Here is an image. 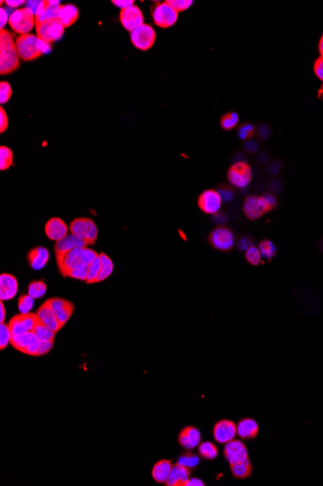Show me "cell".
I'll use <instances>...</instances> for the list:
<instances>
[{
    "mask_svg": "<svg viewBox=\"0 0 323 486\" xmlns=\"http://www.w3.org/2000/svg\"><path fill=\"white\" fill-rule=\"evenodd\" d=\"M60 6L61 4L59 1H53V0L42 1L36 12V25L42 24L53 18H58Z\"/></svg>",
    "mask_w": 323,
    "mask_h": 486,
    "instance_id": "cell-14",
    "label": "cell"
},
{
    "mask_svg": "<svg viewBox=\"0 0 323 486\" xmlns=\"http://www.w3.org/2000/svg\"><path fill=\"white\" fill-rule=\"evenodd\" d=\"M39 322V319L36 314H19L11 318L9 328L12 335H20L27 332H32Z\"/></svg>",
    "mask_w": 323,
    "mask_h": 486,
    "instance_id": "cell-11",
    "label": "cell"
},
{
    "mask_svg": "<svg viewBox=\"0 0 323 486\" xmlns=\"http://www.w3.org/2000/svg\"><path fill=\"white\" fill-rule=\"evenodd\" d=\"M16 46L19 59L24 62H32L42 54L50 53L52 46L41 40L35 34L18 35L16 39Z\"/></svg>",
    "mask_w": 323,
    "mask_h": 486,
    "instance_id": "cell-2",
    "label": "cell"
},
{
    "mask_svg": "<svg viewBox=\"0 0 323 486\" xmlns=\"http://www.w3.org/2000/svg\"><path fill=\"white\" fill-rule=\"evenodd\" d=\"M101 267H102V259H101V256L99 255V256L96 257V259L88 267L87 283H94L96 282L97 277H98V275H99L100 271H101Z\"/></svg>",
    "mask_w": 323,
    "mask_h": 486,
    "instance_id": "cell-37",
    "label": "cell"
},
{
    "mask_svg": "<svg viewBox=\"0 0 323 486\" xmlns=\"http://www.w3.org/2000/svg\"><path fill=\"white\" fill-rule=\"evenodd\" d=\"M253 178V171L246 161H238L227 172V180L236 188H245L250 185Z\"/></svg>",
    "mask_w": 323,
    "mask_h": 486,
    "instance_id": "cell-7",
    "label": "cell"
},
{
    "mask_svg": "<svg viewBox=\"0 0 323 486\" xmlns=\"http://www.w3.org/2000/svg\"><path fill=\"white\" fill-rule=\"evenodd\" d=\"M67 224L59 218H53L48 221L45 226V232L48 238L58 242L68 235Z\"/></svg>",
    "mask_w": 323,
    "mask_h": 486,
    "instance_id": "cell-20",
    "label": "cell"
},
{
    "mask_svg": "<svg viewBox=\"0 0 323 486\" xmlns=\"http://www.w3.org/2000/svg\"><path fill=\"white\" fill-rule=\"evenodd\" d=\"M318 50H319V53H320V56L323 57V34L319 40V44H318Z\"/></svg>",
    "mask_w": 323,
    "mask_h": 486,
    "instance_id": "cell-62",
    "label": "cell"
},
{
    "mask_svg": "<svg viewBox=\"0 0 323 486\" xmlns=\"http://www.w3.org/2000/svg\"><path fill=\"white\" fill-rule=\"evenodd\" d=\"M71 234L83 240L88 245H93L98 237V228L95 222L88 218H79L71 222Z\"/></svg>",
    "mask_w": 323,
    "mask_h": 486,
    "instance_id": "cell-5",
    "label": "cell"
},
{
    "mask_svg": "<svg viewBox=\"0 0 323 486\" xmlns=\"http://www.w3.org/2000/svg\"><path fill=\"white\" fill-rule=\"evenodd\" d=\"M201 432L195 427H187L179 435V443L186 450H192L200 445Z\"/></svg>",
    "mask_w": 323,
    "mask_h": 486,
    "instance_id": "cell-25",
    "label": "cell"
},
{
    "mask_svg": "<svg viewBox=\"0 0 323 486\" xmlns=\"http://www.w3.org/2000/svg\"><path fill=\"white\" fill-rule=\"evenodd\" d=\"M50 305L53 308L59 323L61 324L62 327L68 322L70 319L73 313H74V305L69 302V301L62 299V298H52L49 299Z\"/></svg>",
    "mask_w": 323,
    "mask_h": 486,
    "instance_id": "cell-16",
    "label": "cell"
},
{
    "mask_svg": "<svg viewBox=\"0 0 323 486\" xmlns=\"http://www.w3.org/2000/svg\"><path fill=\"white\" fill-rule=\"evenodd\" d=\"M245 257H246L247 261H248L251 265H260V263L262 262V254H261L259 248H256V247H254V246L247 249Z\"/></svg>",
    "mask_w": 323,
    "mask_h": 486,
    "instance_id": "cell-41",
    "label": "cell"
},
{
    "mask_svg": "<svg viewBox=\"0 0 323 486\" xmlns=\"http://www.w3.org/2000/svg\"><path fill=\"white\" fill-rule=\"evenodd\" d=\"M152 18L158 27L167 28L175 26L178 18L176 12L167 2L158 3L152 9Z\"/></svg>",
    "mask_w": 323,
    "mask_h": 486,
    "instance_id": "cell-10",
    "label": "cell"
},
{
    "mask_svg": "<svg viewBox=\"0 0 323 486\" xmlns=\"http://www.w3.org/2000/svg\"><path fill=\"white\" fill-rule=\"evenodd\" d=\"M239 122V115L235 112H230L223 115L221 119V126L225 130H231L235 127Z\"/></svg>",
    "mask_w": 323,
    "mask_h": 486,
    "instance_id": "cell-38",
    "label": "cell"
},
{
    "mask_svg": "<svg viewBox=\"0 0 323 486\" xmlns=\"http://www.w3.org/2000/svg\"><path fill=\"white\" fill-rule=\"evenodd\" d=\"M219 193L221 195L222 200H223L224 202H230V201H232L233 198H234V192H233V190H232L231 188L227 187V186L221 187L220 190H219Z\"/></svg>",
    "mask_w": 323,
    "mask_h": 486,
    "instance_id": "cell-49",
    "label": "cell"
},
{
    "mask_svg": "<svg viewBox=\"0 0 323 486\" xmlns=\"http://www.w3.org/2000/svg\"><path fill=\"white\" fill-rule=\"evenodd\" d=\"M244 149L246 151L250 153H254L259 149V144L255 141H246L244 144Z\"/></svg>",
    "mask_w": 323,
    "mask_h": 486,
    "instance_id": "cell-55",
    "label": "cell"
},
{
    "mask_svg": "<svg viewBox=\"0 0 323 486\" xmlns=\"http://www.w3.org/2000/svg\"><path fill=\"white\" fill-rule=\"evenodd\" d=\"M12 93L13 91L9 83L1 82L0 83V103L5 104L6 102H8L12 96Z\"/></svg>",
    "mask_w": 323,
    "mask_h": 486,
    "instance_id": "cell-46",
    "label": "cell"
},
{
    "mask_svg": "<svg viewBox=\"0 0 323 486\" xmlns=\"http://www.w3.org/2000/svg\"><path fill=\"white\" fill-rule=\"evenodd\" d=\"M101 259H102V267L101 271L97 277L96 282L95 283H100L106 280L114 271V263L112 259L107 257L105 254H101Z\"/></svg>",
    "mask_w": 323,
    "mask_h": 486,
    "instance_id": "cell-30",
    "label": "cell"
},
{
    "mask_svg": "<svg viewBox=\"0 0 323 486\" xmlns=\"http://www.w3.org/2000/svg\"><path fill=\"white\" fill-rule=\"evenodd\" d=\"M173 465L168 460H161L152 469V477L159 483H166L169 477Z\"/></svg>",
    "mask_w": 323,
    "mask_h": 486,
    "instance_id": "cell-28",
    "label": "cell"
},
{
    "mask_svg": "<svg viewBox=\"0 0 323 486\" xmlns=\"http://www.w3.org/2000/svg\"><path fill=\"white\" fill-rule=\"evenodd\" d=\"M0 348L3 351L4 348L7 347V345L11 344V339H12V333L10 330L9 325L5 323H1L0 325Z\"/></svg>",
    "mask_w": 323,
    "mask_h": 486,
    "instance_id": "cell-43",
    "label": "cell"
},
{
    "mask_svg": "<svg viewBox=\"0 0 323 486\" xmlns=\"http://www.w3.org/2000/svg\"><path fill=\"white\" fill-rule=\"evenodd\" d=\"M35 336L37 337V339L41 342H51V341H53L54 340V337H55V332H53L52 329L46 326L43 323H41L40 321L36 324L35 327L33 329L32 331Z\"/></svg>",
    "mask_w": 323,
    "mask_h": 486,
    "instance_id": "cell-31",
    "label": "cell"
},
{
    "mask_svg": "<svg viewBox=\"0 0 323 486\" xmlns=\"http://www.w3.org/2000/svg\"><path fill=\"white\" fill-rule=\"evenodd\" d=\"M65 27L59 18H53L42 24L36 25L37 36L45 42L52 44L60 40L64 34Z\"/></svg>",
    "mask_w": 323,
    "mask_h": 486,
    "instance_id": "cell-8",
    "label": "cell"
},
{
    "mask_svg": "<svg viewBox=\"0 0 323 486\" xmlns=\"http://www.w3.org/2000/svg\"><path fill=\"white\" fill-rule=\"evenodd\" d=\"M213 435L217 442L220 443H227L234 440L237 435L236 425L229 420H222L215 425Z\"/></svg>",
    "mask_w": 323,
    "mask_h": 486,
    "instance_id": "cell-19",
    "label": "cell"
},
{
    "mask_svg": "<svg viewBox=\"0 0 323 486\" xmlns=\"http://www.w3.org/2000/svg\"><path fill=\"white\" fill-rule=\"evenodd\" d=\"M28 293L34 299L43 297L47 292V285L43 281H34L28 285Z\"/></svg>",
    "mask_w": 323,
    "mask_h": 486,
    "instance_id": "cell-34",
    "label": "cell"
},
{
    "mask_svg": "<svg viewBox=\"0 0 323 486\" xmlns=\"http://www.w3.org/2000/svg\"><path fill=\"white\" fill-rule=\"evenodd\" d=\"M6 5L11 8V9H15V8H18L19 6H21L23 4L26 3V1L24 0H7L5 1Z\"/></svg>",
    "mask_w": 323,
    "mask_h": 486,
    "instance_id": "cell-56",
    "label": "cell"
},
{
    "mask_svg": "<svg viewBox=\"0 0 323 486\" xmlns=\"http://www.w3.org/2000/svg\"><path fill=\"white\" fill-rule=\"evenodd\" d=\"M113 3L114 5L122 10L134 5V0H114Z\"/></svg>",
    "mask_w": 323,
    "mask_h": 486,
    "instance_id": "cell-54",
    "label": "cell"
},
{
    "mask_svg": "<svg viewBox=\"0 0 323 486\" xmlns=\"http://www.w3.org/2000/svg\"><path fill=\"white\" fill-rule=\"evenodd\" d=\"M12 30L19 35L28 34L36 25L35 14L27 7L12 12L9 18Z\"/></svg>",
    "mask_w": 323,
    "mask_h": 486,
    "instance_id": "cell-4",
    "label": "cell"
},
{
    "mask_svg": "<svg viewBox=\"0 0 323 486\" xmlns=\"http://www.w3.org/2000/svg\"><path fill=\"white\" fill-rule=\"evenodd\" d=\"M237 435L242 439L253 438L259 431L257 423L251 418H245L236 426Z\"/></svg>",
    "mask_w": 323,
    "mask_h": 486,
    "instance_id": "cell-29",
    "label": "cell"
},
{
    "mask_svg": "<svg viewBox=\"0 0 323 486\" xmlns=\"http://www.w3.org/2000/svg\"><path fill=\"white\" fill-rule=\"evenodd\" d=\"M259 249L262 254V257L268 260H271L277 255V247L269 239H263L259 244Z\"/></svg>",
    "mask_w": 323,
    "mask_h": 486,
    "instance_id": "cell-32",
    "label": "cell"
},
{
    "mask_svg": "<svg viewBox=\"0 0 323 486\" xmlns=\"http://www.w3.org/2000/svg\"><path fill=\"white\" fill-rule=\"evenodd\" d=\"M98 256H99V255L97 254L96 251H94L93 249L84 247V248H82V251H81L80 262L83 263V264H87V265H90V264L96 259V257H98Z\"/></svg>",
    "mask_w": 323,
    "mask_h": 486,
    "instance_id": "cell-47",
    "label": "cell"
},
{
    "mask_svg": "<svg viewBox=\"0 0 323 486\" xmlns=\"http://www.w3.org/2000/svg\"><path fill=\"white\" fill-rule=\"evenodd\" d=\"M0 313H1L0 314V321H1V323H4L5 318H6V310H5V307H4L2 302L0 303Z\"/></svg>",
    "mask_w": 323,
    "mask_h": 486,
    "instance_id": "cell-60",
    "label": "cell"
},
{
    "mask_svg": "<svg viewBox=\"0 0 323 486\" xmlns=\"http://www.w3.org/2000/svg\"><path fill=\"white\" fill-rule=\"evenodd\" d=\"M176 12H183L192 6V0H168L166 1Z\"/></svg>",
    "mask_w": 323,
    "mask_h": 486,
    "instance_id": "cell-48",
    "label": "cell"
},
{
    "mask_svg": "<svg viewBox=\"0 0 323 486\" xmlns=\"http://www.w3.org/2000/svg\"><path fill=\"white\" fill-rule=\"evenodd\" d=\"M27 259L28 263L30 267L36 270H42L47 265L49 259H50V252L47 248L38 247V248L31 249L28 255H27Z\"/></svg>",
    "mask_w": 323,
    "mask_h": 486,
    "instance_id": "cell-23",
    "label": "cell"
},
{
    "mask_svg": "<svg viewBox=\"0 0 323 486\" xmlns=\"http://www.w3.org/2000/svg\"><path fill=\"white\" fill-rule=\"evenodd\" d=\"M0 27H1V29H4V27L6 26L7 23H9L10 18V14L8 13V11L4 9V8H1L0 9Z\"/></svg>",
    "mask_w": 323,
    "mask_h": 486,
    "instance_id": "cell-53",
    "label": "cell"
},
{
    "mask_svg": "<svg viewBox=\"0 0 323 486\" xmlns=\"http://www.w3.org/2000/svg\"><path fill=\"white\" fill-rule=\"evenodd\" d=\"M133 45L140 51H147L153 47L156 40V32L153 27L143 24L130 32Z\"/></svg>",
    "mask_w": 323,
    "mask_h": 486,
    "instance_id": "cell-9",
    "label": "cell"
},
{
    "mask_svg": "<svg viewBox=\"0 0 323 486\" xmlns=\"http://www.w3.org/2000/svg\"><path fill=\"white\" fill-rule=\"evenodd\" d=\"M41 2H42V1H27V2H26L27 8L31 10L34 14H36V12H37V10L39 8Z\"/></svg>",
    "mask_w": 323,
    "mask_h": 486,
    "instance_id": "cell-58",
    "label": "cell"
},
{
    "mask_svg": "<svg viewBox=\"0 0 323 486\" xmlns=\"http://www.w3.org/2000/svg\"><path fill=\"white\" fill-rule=\"evenodd\" d=\"M204 483L201 481V479L199 478H190L187 483H186V486H203Z\"/></svg>",
    "mask_w": 323,
    "mask_h": 486,
    "instance_id": "cell-59",
    "label": "cell"
},
{
    "mask_svg": "<svg viewBox=\"0 0 323 486\" xmlns=\"http://www.w3.org/2000/svg\"><path fill=\"white\" fill-rule=\"evenodd\" d=\"M8 127V115L3 108H0V132L3 133Z\"/></svg>",
    "mask_w": 323,
    "mask_h": 486,
    "instance_id": "cell-52",
    "label": "cell"
},
{
    "mask_svg": "<svg viewBox=\"0 0 323 486\" xmlns=\"http://www.w3.org/2000/svg\"><path fill=\"white\" fill-rule=\"evenodd\" d=\"M34 306V298L29 294L21 295L18 299V308L20 314H29Z\"/></svg>",
    "mask_w": 323,
    "mask_h": 486,
    "instance_id": "cell-39",
    "label": "cell"
},
{
    "mask_svg": "<svg viewBox=\"0 0 323 486\" xmlns=\"http://www.w3.org/2000/svg\"><path fill=\"white\" fill-rule=\"evenodd\" d=\"M321 96H322V100H323V93H322V95H321Z\"/></svg>",
    "mask_w": 323,
    "mask_h": 486,
    "instance_id": "cell-63",
    "label": "cell"
},
{
    "mask_svg": "<svg viewBox=\"0 0 323 486\" xmlns=\"http://www.w3.org/2000/svg\"><path fill=\"white\" fill-rule=\"evenodd\" d=\"M254 132H255V129H254V126H253V124H242V125L238 128V137H239L241 140L248 141L249 139H251V138L253 137V135H254Z\"/></svg>",
    "mask_w": 323,
    "mask_h": 486,
    "instance_id": "cell-44",
    "label": "cell"
},
{
    "mask_svg": "<svg viewBox=\"0 0 323 486\" xmlns=\"http://www.w3.org/2000/svg\"><path fill=\"white\" fill-rule=\"evenodd\" d=\"M200 463V459L197 455L193 454H186L181 456L178 460V464L182 465L184 467L188 469H192L197 467Z\"/></svg>",
    "mask_w": 323,
    "mask_h": 486,
    "instance_id": "cell-45",
    "label": "cell"
},
{
    "mask_svg": "<svg viewBox=\"0 0 323 486\" xmlns=\"http://www.w3.org/2000/svg\"><path fill=\"white\" fill-rule=\"evenodd\" d=\"M254 244H255V241H254V238H253L252 235H250V234H243V235L239 236V238L237 239L236 247H237L239 251L244 252V251H247L248 248H250L251 247L254 246Z\"/></svg>",
    "mask_w": 323,
    "mask_h": 486,
    "instance_id": "cell-40",
    "label": "cell"
},
{
    "mask_svg": "<svg viewBox=\"0 0 323 486\" xmlns=\"http://www.w3.org/2000/svg\"><path fill=\"white\" fill-rule=\"evenodd\" d=\"M88 244L81 240V239L70 234L67 235L65 238L62 239L60 241L56 242L54 246V250H55V256H56V262H59L66 254H68L72 249L77 248H81V247H87Z\"/></svg>",
    "mask_w": 323,
    "mask_h": 486,
    "instance_id": "cell-15",
    "label": "cell"
},
{
    "mask_svg": "<svg viewBox=\"0 0 323 486\" xmlns=\"http://www.w3.org/2000/svg\"><path fill=\"white\" fill-rule=\"evenodd\" d=\"M222 197L218 190L206 189L198 199V205L201 211L208 215H215L220 211L222 207Z\"/></svg>",
    "mask_w": 323,
    "mask_h": 486,
    "instance_id": "cell-12",
    "label": "cell"
},
{
    "mask_svg": "<svg viewBox=\"0 0 323 486\" xmlns=\"http://www.w3.org/2000/svg\"><path fill=\"white\" fill-rule=\"evenodd\" d=\"M314 71L315 76L323 82V57H318L314 62Z\"/></svg>",
    "mask_w": 323,
    "mask_h": 486,
    "instance_id": "cell-51",
    "label": "cell"
},
{
    "mask_svg": "<svg viewBox=\"0 0 323 486\" xmlns=\"http://www.w3.org/2000/svg\"><path fill=\"white\" fill-rule=\"evenodd\" d=\"M53 347V341L51 342H41L39 341V348H38V356L47 354Z\"/></svg>",
    "mask_w": 323,
    "mask_h": 486,
    "instance_id": "cell-50",
    "label": "cell"
},
{
    "mask_svg": "<svg viewBox=\"0 0 323 486\" xmlns=\"http://www.w3.org/2000/svg\"><path fill=\"white\" fill-rule=\"evenodd\" d=\"M18 293V281L11 274L0 276V299L8 301L13 299Z\"/></svg>",
    "mask_w": 323,
    "mask_h": 486,
    "instance_id": "cell-21",
    "label": "cell"
},
{
    "mask_svg": "<svg viewBox=\"0 0 323 486\" xmlns=\"http://www.w3.org/2000/svg\"><path fill=\"white\" fill-rule=\"evenodd\" d=\"M259 134H260V137L262 138V139H266L269 137L270 135V129L268 126H265V125H261L260 128H259Z\"/></svg>",
    "mask_w": 323,
    "mask_h": 486,
    "instance_id": "cell-57",
    "label": "cell"
},
{
    "mask_svg": "<svg viewBox=\"0 0 323 486\" xmlns=\"http://www.w3.org/2000/svg\"><path fill=\"white\" fill-rule=\"evenodd\" d=\"M58 18L65 27L73 26L79 18V9L73 4H64L60 6Z\"/></svg>",
    "mask_w": 323,
    "mask_h": 486,
    "instance_id": "cell-26",
    "label": "cell"
},
{
    "mask_svg": "<svg viewBox=\"0 0 323 486\" xmlns=\"http://www.w3.org/2000/svg\"><path fill=\"white\" fill-rule=\"evenodd\" d=\"M14 160L13 151L8 147L2 146L0 148V170L4 171L9 168Z\"/></svg>",
    "mask_w": 323,
    "mask_h": 486,
    "instance_id": "cell-33",
    "label": "cell"
},
{
    "mask_svg": "<svg viewBox=\"0 0 323 486\" xmlns=\"http://www.w3.org/2000/svg\"><path fill=\"white\" fill-rule=\"evenodd\" d=\"M39 340L33 332H27L20 335H14L11 339V345L20 353H25L27 347L35 344Z\"/></svg>",
    "mask_w": 323,
    "mask_h": 486,
    "instance_id": "cell-27",
    "label": "cell"
},
{
    "mask_svg": "<svg viewBox=\"0 0 323 486\" xmlns=\"http://www.w3.org/2000/svg\"><path fill=\"white\" fill-rule=\"evenodd\" d=\"M83 248L84 247L72 249L68 254H66L64 257H62V259L59 262H57V265L59 268V272L64 277H67L76 266H78L79 263H81L80 262V256H81V251H82V248Z\"/></svg>",
    "mask_w": 323,
    "mask_h": 486,
    "instance_id": "cell-22",
    "label": "cell"
},
{
    "mask_svg": "<svg viewBox=\"0 0 323 486\" xmlns=\"http://www.w3.org/2000/svg\"><path fill=\"white\" fill-rule=\"evenodd\" d=\"M190 479V470L184 467L180 464L173 466L169 477L166 480V485L179 486L186 485L187 481Z\"/></svg>",
    "mask_w": 323,
    "mask_h": 486,
    "instance_id": "cell-24",
    "label": "cell"
},
{
    "mask_svg": "<svg viewBox=\"0 0 323 486\" xmlns=\"http://www.w3.org/2000/svg\"><path fill=\"white\" fill-rule=\"evenodd\" d=\"M36 315L38 317L39 321L45 324L46 326H48L50 329H52L53 332L56 333L61 329V324L59 323L54 310L50 305L49 300L46 301L44 304L38 309Z\"/></svg>",
    "mask_w": 323,
    "mask_h": 486,
    "instance_id": "cell-17",
    "label": "cell"
},
{
    "mask_svg": "<svg viewBox=\"0 0 323 486\" xmlns=\"http://www.w3.org/2000/svg\"><path fill=\"white\" fill-rule=\"evenodd\" d=\"M215 216H216L217 221H219V222H221V223H225L227 221V218L226 213H218L217 212V213H215Z\"/></svg>",
    "mask_w": 323,
    "mask_h": 486,
    "instance_id": "cell-61",
    "label": "cell"
},
{
    "mask_svg": "<svg viewBox=\"0 0 323 486\" xmlns=\"http://www.w3.org/2000/svg\"><path fill=\"white\" fill-rule=\"evenodd\" d=\"M225 455L231 465L248 459V451L244 443L237 440H232L226 443Z\"/></svg>",
    "mask_w": 323,
    "mask_h": 486,
    "instance_id": "cell-18",
    "label": "cell"
},
{
    "mask_svg": "<svg viewBox=\"0 0 323 486\" xmlns=\"http://www.w3.org/2000/svg\"><path fill=\"white\" fill-rule=\"evenodd\" d=\"M208 242L219 251L228 252L235 245V236L230 228L225 225H220L210 232Z\"/></svg>",
    "mask_w": 323,
    "mask_h": 486,
    "instance_id": "cell-6",
    "label": "cell"
},
{
    "mask_svg": "<svg viewBox=\"0 0 323 486\" xmlns=\"http://www.w3.org/2000/svg\"><path fill=\"white\" fill-rule=\"evenodd\" d=\"M251 470H252V467L248 459L232 465V473L236 477H239V478L248 477L251 473Z\"/></svg>",
    "mask_w": 323,
    "mask_h": 486,
    "instance_id": "cell-36",
    "label": "cell"
},
{
    "mask_svg": "<svg viewBox=\"0 0 323 486\" xmlns=\"http://www.w3.org/2000/svg\"><path fill=\"white\" fill-rule=\"evenodd\" d=\"M19 55L13 34L7 29L0 31V73L7 75L19 67Z\"/></svg>",
    "mask_w": 323,
    "mask_h": 486,
    "instance_id": "cell-1",
    "label": "cell"
},
{
    "mask_svg": "<svg viewBox=\"0 0 323 486\" xmlns=\"http://www.w3.org/2000/svg\"><path fill=\"white\" fill-rule=\"evenodd\" d=\"M88 267L89 265L79 263V265L76 266L72 271H71L68 277H71L73 279H77L79 281H85L88 279Z\"/></svg>",
    "mask_w": 323,
    "mask_h": 486,
    "instance_id": "cell-42",
    "label": "cell"
},
{
    "mask_svg": "<svg viewBox=\"0 0 323 486\" xmlns=\"http://www.w3.org/2000/svg\"><path fill=\"white\" fill-rule=\"evenodd\" d=\"M200 454L205 459L212 460L217 457L218 450L217 448L210 442H202L199 446Z\"/></svg>",
    "mask_w": 323,
    "mask_h": 486,
    "instance_id": "cell-35",
    "label": "cell"
},
{
    "mask_svg": "<svg viewBox=\"0 0 323 486\" xmlns=\"http://www.w3.org/2000/svg\"><path fill=\"white\" fill-rule=\"evenodd\" d=\"M119 18L122 27L130 32L143 25L144 21L141 10L136 5H132L128 8L121 10Z\"/></svg>",
    "mask_w": 323,
    "mask_h": 486,
    "instance_id": "cell-13",
    "label": "cell"
},
{
    "mask_svg": "<svg viewBox=\"0 0 323 486\" xmlns=\"http://www.w3.org/2000/svg\"><path fill=\"white\" fill-rule=\"evenodd\" d=\"M277 204L278 200L272 193H265L262 196L251 195L245 199L243 211L250 221H256L265 213L273 211Z\"/></svg>",
    "mask_w": 323,
    "mask_h": 486,
    "instance_id": "cell-3",
    "label": "cell"
}]
</instances>
